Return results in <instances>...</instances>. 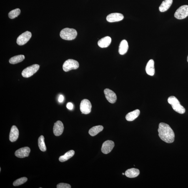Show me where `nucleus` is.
<instances>
[{
  "mask_svg": "<svg viewBox=\"0 0 188 188\" xmlns=\"http://www.w3.org/2000/svg\"><path fill=\"white\" fill-rule=\"evenodd\" d=\"M104 127L102 126H94L90 129L89 133L91 136H94L102 131Z\"/></svg>",
  "mask_w": 188,
  "mask_h": 188,
  "instance_id": "obj_22",
  "label": "nucleus"
},
{
  "mask_svg": "<svg viewBox=\"0 0 188 188\" xmlns=\"http://www.w3.org/2000/svg\"><path fill=\"white\" fill-rule=\"evenodd\" d=\"M60 35L62 39L71 41L75 39L77 33L76 30L74 29L65 28L61 30Z\"/></svg>",
  "mask_w": 188,
  "mask_h": 188,
  "instance_id": "obj_3",
  "label": "nucleus"
},
{
  "mask_svg": "<svg viewBox=\"0 0 188 188\" xmlns=\"http://www.w3.org/2000/svg\"><path fill=\"white\" fill-rule=\"evenodd\" d=\"M140 113V111L139 109L131 111L126 115V120L129 121H132L134 120L138 117Z\"/></svg>",
  "mask_w": 188,
  "mask_h": 188,
  "instance_id": "obj_20",
  "label": "nucleus"
},
{
  "mask_svg": "<svg viewBox=\"0 0 188 188\" xmlns=\"http://www.w3.org/2000/svg\"><path fill=\"white\" fill-rule=\"evenodd\" d=\"M27 180V178L26 177L21 178L13 182V185L15 186H19L24 183Z\"/></svg>",
  "mask_w": 188,
  "mask_h": 188,
  "instance_id": "obj_26",
  "label": "nucleus"
},
{
  "mask_svg": "<svg viewBox=\"0 0 188 188\" xmlns=\"http://www.w3.org/2000/svg\"><path fill=\"white\" fill-rule=\"evenodd\" d=\"M66 106L68 109L71 110L73 109V105L71 102L68 103L67 105Z\"/></svg>",
  "mask_w": 188,
  "mask_h": 188,
  "instance_id": "obj_28",
  "label": "nucleus"
},
{
  "mask_svg": "<svg viewBox=\"0 0 188 188\" xmlns=\"http://www.w3.org/2000/svg\"><path fill=\"white\" fill-rule=\"evenodd\" d=\"M129 46L128 43L126 40H123L120 43L119 52L120 54L124 55L127 52Z\"/></svg>",
  "mask_w": 188,
  "mask_h": 188,
  "instance_id": "obj_17",
  "label": "nucleus"
},
{
  "mask_svg": "<svg viewBox=\"0 0 188 188\" xmlns=\"http://www.w3.org/2000/svg\"><path fill=\"white\" fill-rule=\"evenodd\" d=\"M25 59V56L23 55H19L12 57L9 60V62L12 64H18L22 61Z\"/></svg>",
  "mask_w": 188,
  "mask_h": 188,
  "instance_id": "obj_23",
  "label": "nucleus"
},
{
  "mask_svg": "<svg viewBox=\"0 0 188 188\" xmlns=\"http://www.w3.org/2000/svg\"><path fill=\"white\" fill-rule=\"evenodd\" d=\"M56 187L57 188H71V186L69 184L60 183L57 185Z\"/></svg>",
  "mask_w": 188,
  "mask_h": 188,
  "instance_id": "obj_27",
  "label": "nucleus"
},
{
  "mask_svg": "<svg viewBox=\"0 0 188 188\" xmlns=\"http://www.w3.org/2000/svg\"><path fill=\"white\" fill-rule=\"evenodd\" d=\"M114 146V143L112 141L108 140L105 141L101 147V152L104 154H109L112 150Z\"/></svg>",
  "mask_w": 188,
  "mask_h": 188,
  "instance_id": "obj_9",
  "label": "nucleus"
},
{
  "mask_svg": "<svg viewBox=\"0 0 188 188\" xmlns=\"http://www.w3.org/2000/svg\"><path fill=\"white\" fill-rule=\"evenodd\" d=\"M146 73L149 75L153 76L155 74L154 62L153 59L150 60L146 67Z\"/></svg>",
  "mask_w": 188,
  "mask_h": 188,
  "instance_id": "obj_15",
  "label": "nucleus"
},
{
  "mask_svg": "<svg viewBox=\"0 0 188 188\" xmlns=\"http://www.w3.org/2000/svg\"><path fill=\"white\" fill-rule=\"evenodd\" d=\"M39 69V64H33L24 69L22 73V75L23 77H29L37 72Z\"/></svg>",
  "mask_w": 188,
  "mask_h": 188,
  "instance_id": "obj_5",
  "label": "nucleus"
},
{
  "mask_svg": "<svg viewBox=\"0 0 188 188\" xmlns=\"http://www.w3.org/2000/svg\"><path fill=\"white\" fill-rule=\"evenodd\" d=\"M21 13V11L19 9H16L10 12L9 13V17L11 19H14L18 17Z\"/></svg>",
  "mask_w": 188,
  "mask_h": 188,
  "instance_id": "obj_25",
  "label": "nucleus"
},
{
  "mask_svg": "<svg viewBox=\"0 0 188 188\" xmlns=\"http://www.w3.org/2000/svg\"><path fill=\"white\" fill-rule=\"evenodd\" d=\"M111 41V38L110 37L106 36L99 40L98 44L101 48H107L110 45Z\"/></svg>",
  "mask_w": 188,
  "mask_h": 188,
  "instance_id": "obj_16",
  "label": "nucleus"
},
{
  "mask_svg": "<svg viewBox=\"0 0 188 188\" xmlns=\"http://www.w3.org/2000/svg\"><path fill=\"white\" fill-rule=\"evenodd\" d=\"M64 130V126L61 121H58L55 123L54 126V134L56 136H59L62 134Z\"/></svg>",
  "mask_w": 188,
  "mask_h": 188,
  "instance_id": "obj_13",
  "label": "nucleus"
},
{
  "mask_svg": "<svg viewBox=\"0 0 188 188\" xmlns=\"http://www.w3.org/2000/svg\"><path fill=\"white\" fill-rule=\"evenodd\" d=\"M172 2L173 0H164L159 7V11L162 12L167 11L170 7Z\"/></svg>",
  "mask_w": 188,
  "mask_h": 188,
  "instance_id": "obj_18",
  "label": "nucleus"
},
{
  "mask_svg": "<svg viewBox=\"0 0 188 188\" xmlns=\"http://www.w3.org/2000/svg\"><path fill=\"white\" fill-rule=\"evenodd\" d=\"M19 135V131L16 126H13L12 127L10 134V140L14 142L18 139Z\"/></svg>",
  "mask_w": 188,
  "mask_h": 188,
  "instance_id": "obj_14",
  "label": "nucleus"
},
{
  "mask_svg": "<svg viewBox=\"0 0 188 188\" xmlns=\"http://www.w3.org/2000/svg\"><path fill=\"white\" fill-rule=\"evenodd\" d=\"M64 97L62 95H61L59 96V99H58V101H59L60 102H62L64 101Z\"/></svg>",
  "mask_w": 188,
  "mask_h": 188,
  "instance_id": "obj_29",
  "label": "nucleus"
},
{
  "mask_svg": "<svg viewBox=\"0 0 188 188\" xmlns=\"http://www.w3.org/2000/svg\"><path fill=\"white\" fill-rule=\"evenodd\" d=\"M38 144L40 149L43 152L46 150V148L44 142V138L43 136H40L38 140Z\"/></svg>",
  "mask_w": 188,
  "mask_h": 188,
  "instance_id": "obj_24",
  "label": "nucleus"
},
{
  "mask_svg": "<svg viewBox=\"0 0 188 188\" xmlns=\"http://www.w3.org/2000/svg\"><path fill=\"white\" fill-rule=\"evenodd\" d=\"M174 16L176 19L179 20L187 17L188 16V5H184L180 7L176 11Z\"/></svg>",
  "mask_w": 188,
  "mask_h": 188,
  "instance_id": "obj_6",
  "label": "nucleus"
},
{
  "mask_svg": "<svg viewBox=\"0 0 188 188\" xmlns=\"http://www.w3.org/2000/svg\"><path fill=\"white\" fill-rule=\"evenodd\" d=\"M158 131L160 139L167 143H171L174 140V132L168 124L161 123L159 124Z\"/></svg>",
  "mask_w": 188,
  "mask_h": 188,
  "instance_id": "obj_1",
  "label": "nucleus"
},
{
  "mask_svg": "<svg viewBox=\"0 0 188 188\" xmlns=\"http://www.w3.org/2000/svg\"><path fill=\"white\" fill-rule=\"evenodd\" d=\"M31 149L29 147H26L20 148L15 152V155L16 157L21 158L29 156Z\"/></svg>",
  "mask_w": 188,
  "mask_h": 188,
  "instance_id": "obj_11",
  "label": "nucleus"
},
{
  "mask_svg": "<svg viewBox=\"0 0 188 188\" xmlns=\"http://www.w3.org/2000/svg\"><path fill=\"white\" fill-rule=\"evenodd\" d=\"M140 174L138 169L136 168H131L127 170L125 173L126 177L130 178H134L137 177Z\"/></svg>",
  "mask_w": 188,
  "mask_h": 188,
  "instance_id": "obj_19",
  "label": "nucleus"
},
{
  "mask_svg": "<svg viewBox=\"0 0 188 188\" xmlns=\"http://www.w3.org/2000/svg\"><path fill=\"white\" fill-rule=\"evenodd\" d=\"M187 62H188V56H187Z\"/></svg>",
  "mask_w": 188,
  "mask_h": 188,
  "instance_id": "obj_31",
  "label": "nucleus"
},
{
  "mask_svg": "<svg viewBox=\"0 0 188 188\" xmlns=\"http://www.w3.org/2000/svg\"><path fill=\"white\" fill-rule=\"evenodd\" d=\"M75 154V151L73 150L68 151L66 152L64 155L60 156L59 160L60 162H64L69 160L71 157H72Z\"/></svg>",
  "mask_w": 188,
  "mask_h": 188,
  "instance_id": "obj_21",
  "label": "nucleus"
},
{
  "mask_svg": "<svg viewBox=\"0 0 188 188\" xmlns=\"http://www.w3.org/2000/svg\"><path fill=\"white\" fill-rule=\"evenodd\" d=\"M124 18V16L121 13H113L107 16L106 20L109 22H113L122 20Z\"/></svg>",
  "mask_w": 188,
  "mask_h": 188,
  "instance_id": "obj_12",
  "label": "nucleus"
},
{
  "mask_svg": "<svg viewBox=\"0 0 188 188\" xmlns=\"http://www.w3.org/2000/svg\"><path fill=\"white\" fill-rule=\"evenodd\" d=\"M31 33L29 31H26L20 35L17 38L16 43L19 45H23L26 44L31 37Z\"/></svg>",
  "mask_w": 188,
  "mask_h": 188,
  "instance_id": "obj_8",
  "label": "nucleus"
},
{
  "mask_svg": "<svg viewBox=\"0 0 188 188\" xmlns=\"http://www.w3.org/2000/svg\"><path fill=\"white\" fill-rule=\"evenodd\" d=\"M104 93L106 99L110 103L114 104L116 102L117 96L113 91L109 89H106L104 90Z\"/></svg>",
  "mask_w": 188,
  "mask_h": 188,
  "instance_id": "obj_10",
  "label": "nucleus"
},
{
  "mask_svg": "<svg viewBox=\"0 0 188 188\" xmlns=\"http://www.w3.org/2000/svg\"><path fill=\"white\" fill-rule=\"evenodd\" d=\"M92 105L89 100L84 99L81 101L80 109L82 114H88L91 112Z\"/></svg>",
  "mask_w": 188,
  "mask_h": 188,
  "instance_id": "obj_7",
  "label": "nucleus"
},
{
  "mask_svg": "<svg viewBox=\"0 0 188 188\" xmlns=\"http://www.w3.org/2000/svg\"><path fill=\"white\" fill-rule=\"evenodd\" d=\"M79 67V63L78 61L74 60L69 59L65 61L62 67L63 70L67 72L71 70L77 69Z\"/></svg>",
  "mask_w": 188,
  "mask_h": 188,
  "instance_id": "obj_4",
  "label": "nucleus"
},
{
  "mask_svg": "<svg viewBox=\"0 0 188 188\" xmlns=\"http://www.w3.org/2000/svg\"><path fill=\"white\" fill-rule=\"evenodd\" d=\"M122 174H123V175H124L125 174L124 173H122Z\"/></svg>",
  "mask_w": 188,
  "mask_h": 188,
  "instance_id": "obj_30",
  "label": "nucleus"
},
{
  "mask_svg": "<svg viewBox=\"0 0 188 188\" xmlns=\"http://www.w3.org/2000/svg\"><path fill=\"white\" fill-rule=\"evenodd\" d=\"M168 102L172 106L173 109L179 114H183L185 112V109L180 104L179 101L175 96H170L168 99Z\"/></svg>",
  "mask_w": 188,
  "mask_h": 188,
  "instance_id": "obj_2",
  "label": "nucleus"
}]
</instances>
